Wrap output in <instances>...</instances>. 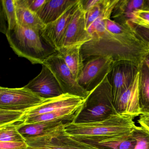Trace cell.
<instances>
[{
  "label": "cell",
  "mask_w": 149,
  "mask_h": 149,
  "mask_svg": "<svg viewBox=\"0 0 149 149\" xmlns=\"http://www.w3.org/2000/svg\"><path fill=\"white\" fill-rule=\"evenodd\" d=\"M64 125L41 136L26 138L27 149H103L74 139L66 132Z\"/></svg>",
  "instance_id": "5b68a950"
},
{
  "label": "cell",
  "mask_w": 149,
  "mask_h": 149,
  "mask_svg": "<svg viewBox=\"0 0 149 149\" xmlns=\"http://www.w3.org/2000/svg\"><path fill=\"white\" fill-rule=\"evenodd\" d=\"M139 70L131 85L115 104L118 114L133 118L142 114L139 104Z\"/></svg>",
  "instance_id": "5bb4252c"
},
{
  "label": "cell",
  "mask_w": 149,
  "mask_h": 149,
  "mask_svg": "<svg viewBox=\"0 0 149 149\" xmlns=\"http://www.w3.org/2000/svg\"><path fill=\"white\" fill-rule=\"evenodd\" d=\"M144 64L147 66V68L149 69V54L148 55L146 58L145 60L144 61Z\"/></svg>",
  "instance_id": "e575fe53"
},
{
  "label": "cell",
  "mask_w": 149,
  "mask_h": 149,
  "mask_svg": "<svg viewBox=\"0 0 149 149\" xmlns=\"http://www.w3.org/2000/svg\"><path fill=\"white\" fill-rule=\"evenodd\" d=\"M139 70L138 67L130 62L121 61L114 63L108 74L112 87L114 104L131 85Z\"/></svg>",
  "instance_id": "9c48e42d"
},
{
  "label": "cell",
  "mask_w": 149,
  "mask_h": 149,
  "mask_svg": "<svg viewBox=\"0 0 149 149\" xmlns=\"http://www.w3.org/2000/svg\"><path fill=\"white\" fill-rule=\"evenodd\" d=\"M131 24L137 34L142 39L149 42V24L143 23Z\"/></svg>",
  "instance_id": "f1b7e54d"
},
{
  "label": "cell",
  "mask_w": 149,
  "mask_h": 149,
  "mask_svg": "<svg viewBox=\"0 0 149 149\" xmlns=\"http://www.w3.org/2000/svg\"><path fill=\"white\" fill-rule=\"evenodd\" d=\"M42 65L40 73L25 87L45 99L57 97L64 94L50 69L44 64Z\"/></svg>",
  "instance_id": "8fae6325"
},
{
  "label": "cell",
  "mask_w": 149,
  "mask_h": 149,
  "mask_svg": "<svg viewBox=\"0 0 149 149\" xmlns=\"http://www.w3.org/2000/svg\"><path fill=\"white\" fill-rule=\"evenodd\" d=\"M27 144L25 142H0V149H27Z\"/></svg>",
  "instance_id": "4dcf8cb0"
},
{
  "label": "cell",
  "mask_w": 149,
  "mask_h": 149,
  "mask_svg": "<svg viewBox=\"0 0 149 149\" xmlns=\"http://www.w3.org/2000/svg\"><path fill=\"white\" fill-rule=\"evenodd\" d=\"M17 122L0 126V142H25L26 139L19 132Z\"/></svg>",
  "instance_id": "603a6c76"
},
{
  "label": "cell",
  "mask_w": 149,
  "mask_h": 149,
  "mask_svg": "<svg viewBox=\"0 0 149 149\" xmlns=\"http://www.w3.org/2000/svg\"><path fill=\"white\" fill-rule=\"evenodd\" d=\"M46 99L41 97L27 88L0 87V109L22 111L37 106Z\"/></svg>",
  "instance_id": "ba28073f"
},
{
  "label": "cell",
  "mask_w": 149,
  "mask_h": 149,
  "mask_svg": "<svg viewBox=\"0 0 149 149\" xmlns=\"http://www.w3.org/2000/svg\"><path fill=\"white\" fill-rule=\"evenodd\" d=\"M109 0H101V1L90 10L85 13L86 29L97 19L104 11L109 4Z\"/></svg>",
  "instance_id": "484cf974"
},
{
  "label": "cell",
  "mask_w": 149,
  "mask_h": 149,
  "mask_svg": "<svg viewBox=\"0 0 149 149\" xmlns=\"http://www.w3.org/2000/svg\"><path fill=\"white\" fill-rule=\"evenodd\" d=\"M91 39V36L86 29L85 12L81 7L80 1V6L69 24L61 47L83 45Z\"/></svg>",
  "instance_id": "7c38bea8"
},
{
  "label": "cell",
  "mask_w": 149,
  "mask_h": 149,
  "mask_svg": "<svg viewBox=\"0 0 149 149\" xmlns=\"http://www.w3.org/2000/svg\"><path fill=\"white\" fill-rule=\"evenodd\" d=\"M80 0L68 9L61 16L45 26L40 32L43 40L56 51L60 49L69 24L80 6Z\"/></svg>",
  "instance_id": "30bf717a"
},
{
  "label": "cell",
  "mask_w": 149,
  "mask_h": 149,
  "mask_svg": "<svg viewBox=\"0 0 149 149\" xmlns=\"http://www.w3.org/2000/svg\"><path fill=\"white\" fill-rule=\"evenodd\" d=\"M139 91L142 114L149 113V69L144 63L139 68Z\"/></svg>",
  "instance_id": "7402d4cb"
},
{
  "label": "cell",
  "mask_w": 149,
  "mask_h": 149,
  "mask_svg": "<svg viewBox=\"0 0 149 149\" xmlns=\"http://www.w3.org/2000/svg\"><path fill=\"white\" fill-rule=\"evenodd\" d=\"M138 122L140 126H143L149 130V113L140 115Z\"/></svg>",
  "instance_id": "836d02e7"
},
{
  "label": "cell",
  "mask_w": 149,
  "mask_h": 149,
  "mask_svg": "<svg viewBox=\"0 0 149 149\" xmlns=\"http://www.w3.org/2000/svg\"><path fill=\"white\" fill-rule=\"evenodd\" d=\"M24 112L22 111L0 109V126L20 122L19 120Z\"/></svg>",
  "instance_id": "4316f807"
},
{
  "label": "cell",
  "mask_w": 149,
  "mask_h": 149,
  "mask_svg": "<svg viewBox=\"0 0 149 149\" xmlns=\"http://www.w3.org/2000/svg\"><path fill=\"white\" fill-rule=\"evenodd\" d=\"M144 9H149V0L146 1L145 6Z\"/></svg>",
  "instance_id": "d590c367"
},
{
  "label": "cell",
  "mask_w": 149,
  "mask_h": 149,
  "mask_svg": "<svg viewBox=\"0 0 149 149\" xmlns=\"http://www.w3.org/2000/svg\"><path fill=\"white\" fill-rule=\"evenodd\" d=\"M1 3L7 21L8 30H13L18 24L15 0H2Z\"/></svg>",
  "instance_id": "cb8c5ba5"
},
{
  "label": "cell",
  "mask_w": 149,
  "mask_h": 149,
  "mask_svg": "<svg viewBox=\"0 0 149 149\" xmlns=\"http://www.w3.org/2000/svg\"><path fill=\"white\" fill-rule=\"evenodd\" d=\"M145 3L144 0H119L113 10L111 17L118 23L130 24L133 13L137 10L144 9Z\"/></svg>",
  "instance_id": "e0dca14e"
},
{
  "label": "cell",
  "mask_w": 149,
  "mask_h": 149,
  "mask_svg": "<svg viewBox=\"0 0 149 149\" xmlns=\"http://www.w3.org/2000/svg\"><path fill=\"white\" fill-rule=\"evenodd\" d=\"M6 36L15 54L33 64L42 65L50 56L56 52L43 40L38 30L18 24L14 29L8 30Z\"/></svg>",
  "instance_id": "3957f363"
},
{
  "label": "cell",
  "mask_w": 149,
  "mask_h": 149,
  "mask_svg": "<svg viewBox=\"0 0 149 149\" xmlns=\"http://www.w3.org/2000/svg\"><path fill=\"white\" fill-rule=\"evenodd\" d=\"M136 141L134 149H149V130L143 126H136L132 132Z\"/></svg>",
  "instance_id": "d4e9b609"
},
{
  "label": "cell",
  "mask_w": 149,
  "mask_h": 149,
  "mask_svg": "<svg viewBox=\"0 0 149 149\" xmlns=\"http://www.w3.org/2000/svg\"><path fill=\"white\" fill-rule=\"evenodd\" d=\"M136 126L132 117L116 114L99 122L86 123H68L65 124L64 128L66 132L74 139L88 143L130 135Z\"/></svg>",
  "instance_id": "7a4b0ae2"
},
{
  "label": "cell",
  "mask_w": 149,
  "mask_h": 149,
  "mask_svg": "<svg viewBox=\"0 0 149 149\" xmlns=\"http://www.w3.org/2000/svg\"><path fill=\"white\" fill-rule=\"evenodd\" d=\"M88 144L103 149H134L136 141L132 133L127 136L93 141Z\"/></svg>",
  "instance_id": "44dd1931"
},
{
  "label": "cell",
  "mask_w": 149,
  "mask_h": 149,
  "mask_svg": "<svg viewBox=\"0 0 149 149\" xmlns=\"http://www.w3.org/2000/svg\"><path fill=\"white\" fill-rule=\"evenodd\" d=\"M18 23L24 27L41 31L45 25L37 14L30 11L24 3V0H15Z\"/></svg>",
  "instance_id": "d6986e66"
},
{
  "label": "cell",
  "mask_w": 149,
  "mask_h": 149,
  "mask_svg": "<svg viewBox=\"0 0 149 149\" xmlns=\"http://www.w3.org/2000/svg\"><path fill=\"white\" fill-rule=\"evenodd\" d=\"M43 64L48 67L60 84L64 94L75 96L86 100L90 92L78 84L63 59L56 52L49 56Z\"/></svg>",
  "instance_id": "52a82bcc"
},
{
  "label": "cell",
  "mask_w": 149,
  "mask_h": 149,
  "mask_svg": "<svg viewBox=\"0 0 149 149\" xmlns=\"http://www.w3.org/2000/svg\"><path fill=\"white\" fill-rule=\"evenodd\" d=\"M85 101L83 98L68 94L46 99L40 104L25 111L19 122L23 123L29 118L49 113L64 107L83 104Z\"/></svg>",
  "instance_id": "4fadbf2b"
},
{
  "label": "cell",
  "mask_w": 149,
  "mask_h": 149,
  "mask_svg": "<svg viewBox=\"0 0 149 149\" xmlns=\"http://www.w3.org/2000/svg\"><path fill=\"white\" fill-rule=\"evenodd\" d=\"M108 74L90 92L82 108L73 122L86 123L99 122L107 119L112 115L118 114L115 108L112 87Z\"/></svg>",
  "instance_id": "277c9868"
},
{
  "label": "cell",
  "mask_w": 149,
  "mask_h": 149,
  "mask_svg": "<svg viewBox=\"0 0 149 149\" xmlns=\"http://www.w3.org/2000/svg\"><path fill=\"white\" fill-rule=\"evenodd\" d=\"M100 1L101 0H80V4L83 11L86 13L99 3Z\"/></svg>",
  "instance_id": "d6a6232c"
},
{
  "label": "cell",
  "mask_w": 149,
  "mask_h": 149,
  "mask_svg": "<svg viewBox=\"0 0 149 149\" xmlns=\"http://www.w3.org/2000/svg\"><path fill=\"white\" fill-rule=\"evenodd\" d=\"M82 45L62 47L56 51L63 59L77 81L84 65L81 54Z\"/></svg>",
  "instance_id": "ac0fdd59"
},
{
  "label": "cell",
  "mask_w": 149,
  "mask_h": 149,
  "mask_svg": "<svg viewBox=\"0 0 149 149\" xmlns=\"http://www.w3.org/2000/svg\"><path fill=\"white\" fill-rule=\"evenodd\" d=\"M0 11V31L6 35L8 30V24L2 7Z\"/></svg>",
  "instance_id": "1f68e13d"
},
{
  "label": "cell",
  "mask_w": 149,
  "mask_h": 149,
  "mask_svg": "<svg viewBox=\"0 0 149 149\" xmlns=\"http://www.w3.org/2000/svg\"><path fill=\"white\" fill-rule=\"evenodd\" d=\"M119 0H109L102 14L87 29L91 39L84 43V62L92 57L109 56L116 62L126 61L140 68L149 54V42L137 34L132 25L120 24L111 18Z\"/></svg>",
  "instance_id": "6da1fadb"
},
{
  "label": "cell",
  "mask_w": 149,
  "mask_h": 149,
  "mask_svg": "<svg viewBox=\"0 0 149 149\" xmlns=\"http://www.w3.org/2000/svg\"><path fill=\"white\" fill-rule=\"evenodd\" d=\"M67 123L68 122L63 120L46 121L28 124L21 123L19 124L18 130L25 139L44 135L57 126Z\"/></svg>",
  "instance_id": "ffe728a7"
},
{
  "label": "cell",
  "mask_w": 149,
  "mask_h": 149,
  "mask_svg": "<svg viewBox=\"0 0 149 149\" xmlns=\"http://www.w3.org/2000/svg\"><path fill=\"white\" fill-rule=\"evenodd\" d=\"M83 105L84 104L68 106L49 113L29 118L23 121V123L28 124L57 120H64L68 123L73 122L80 112Z\"/></svg>",
  "instance_id": "2e32d148"
},
{
  "label": "cell",
  "mask_w": 149,
  "mask_h": 149,
  "mask_svg": "<svg viewBox=\"0 0 149 149\" xmlns=\"http://www.w3.org/2000/svg\"><path fill=\"white\" fill-rule=\"evenodd\" d=\"M130 23H143L149 24V9L137 10L133 13Z\"/></svg>",
  "instance_id": "83f0119b"
},
{
  "label": "cell",
  "mask_w": 149,
  "mask_h": 149,
  "mask_svg": "<svg viewBox=\"0 0 149 149\" xmlns=\"http://www.w3.org/2000/svg\"><path fill=\"white\" fill-rule=\"evenodd\" d=\"M47 1L48 0H24L27 7L30 11L36 14Z\"/></svg>",
  "instance_id": "f546056e"
},
{
  "label": "cell",
  "mask_w": 149,
  "mask_h": 149,
  "mask_svg": "<svg viewBox=\"0 0 149 149\" xmlns=\"http://www.w3.org/2000/svg\"><path fill=\"white\" fill-rule=\"evenodd\" d=\"M115 63L109 56H97L88 59L84 62L77 78L78 84L84 90L91 92L110 72Z\"/></svg>",
  "instance_id": "8992f818"
},
{
  "label": "cell",
  "mask_w": 149,
  "mask_h": 149,
  "mask_svg": "<svg viewBox=\"0 0 149 149\" xmlns=\"http://www.w3.org/2000/svg\"><path fill=\"white\" fill-rule=\"evenodd\" d=\"M79 0H48L37 15L46 26L55 21Z\"/></svg>",
  "instance_id": "9a60e30c"
}]
</instances>
